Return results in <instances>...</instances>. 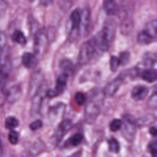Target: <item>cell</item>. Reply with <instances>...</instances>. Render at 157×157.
I'll return each instance as SVG.
<instances>
[{"instance_id":"1","label":"cell","mask_w":157,"mask_h":157,"mask_svg":"<svg viewBox=\"0 0 157 157\" xmlns=\"http://www.w3.org/2000/svg\"><path fill=\"white\" fill-rule=\"evenodd\" d=\"M115 33V23L114 20L112 19L106 20L98 37H94L97 48L104 52L107 51L113 40Z\"/></svg>"},{"instance_id":"2","label":"cell","mask_w":157,"mask_h":157,"mask_svg":"<svg viewBox=\"0 0 157 157\" xmlns=\"http://www.w3.org/2000/svg\"><path fill=\"white\" fill-rule=\"evenodd\" d=\"M102 102V98L100 96H96L91 98L86 104L84 117L86 123H93L98 118Z\"/></svg>"},{"instance_id":"3","label":"cell","mask_w":157,"mask_h":157,"mask_svg":"<svg viewBox=\"0 0 157 157\" xmlns=\"http://www.w3.org/2000/svg\"><path fill=\"white\" fill-rule=\"evenodd\" d=\"M97 48L94 37L83 42L80 48L78 61L79 64L84 65L88 63L93 56Z\"/></svg>"},{"instance_id":"4","label":"cell","mask_w":157,"mask_h":157,"mask_svg":"<svg viewBox=\"0 0 157 157\" xmlns=\"http://www.w3.org/2000/svg\"><path fill=\"white\" fill-rule=\"evenodd\" d=\"M48 38L47 32L44 29L39 30L35 36L34 40V50L36 54L39 56L43 55L48 46Z\"/></svg>"},{"instance_id":"5","label":"cell","mask_w":157,"mask_h":157,"mask_svg":"<svg viewBox=\"0 0 157 157\" xmlns=\"http://www.w3.org/2000/svg\"><path fill=\"white\" fill-rule=\"evenodd\" d=\"M47 90L45 85L42 84L33 95L31 107V113L32 115H37L39 114L43 100L44 97L46 96Z\"/></svg>"},{"instance_id":"6","label":"cell","mask_w":157,"mask_h":157,"mask_svg":"<svg viewBox=\"0 0 157 157\" xmlns=\"http://www.w3.org/2000/svg\"><path fill=\"white\" fill-rule=\"evenodd\" d=\"M122 122V134L124 138L131 141L136 134V121L129 115H124Z\"/></svg>"},{"instance_id":"7","label":"cell","mask_w":157,"mask_h":157,"mask_svg":"<svg viewBox=\"0 0 157 157\" xmlns=\"http://www.w3.org/2000/svg\"><path fill=\"white\" fill-rule=\"evenodd\" d=\"M67 77L68 76L64 73L61 74L56 78L55 88L47 90L46 96L52 98L62 93L66 86Z\"/></svg>"},{"instance_id":"8","label":"cell","mask_w":157,"mask_h":157,"mask_svg":"<svg viewBox=\"0 0 157 157\" xmlns=\"http://www.w3.org/2000/svg\"><path fill=\"white\" fill-rule=\"evenodd\" d=\"M66 110V105L62 102L57 103L51 106L48 111L49 120L52 122L59 120L64 115Z\"/></svg>"},{"instance_id":"9","label":"cell","mask_w":157,"mask_h":157,"mask_svg":"<svg viewBox=\"0 0 157 157\" xmlns=\"http://www.w3.org/2000/svg\"><path fill=\"white\" fill-rule=\"evenodd\" d=\"M124 78V75L121 74L117 78H114L110 82H109L104 88L102 93L104 96L111 97L113 96L118 91L120 85L122 84Z\"/></svg>"},{"instance_id":"10","label":"cell","mask_w":157,"mask_h":157,"mask_svg":"<svg viewBox=\"0 0 157 157\" xmlns=\"http://www.w3.org/2000/svg\"><path fill=\"white\" fill-rule=\"evenodd\" d=\"M142 31L153 42L157 40V19L151 20L145 26Z\"/></svg>"},{"instance_id":"11","label":"cell","mask_w":157,"mask_h":157,"mask_svg":"<svg viewBox=\"0 0 157 157\" xmlns=\"http://www.w3.org/2000/svg\"><path fill=\"white\" fill-rule=\"evenodd\" d=\"M2 91L6 95L7 101L10 103H13L16 101L21 94V90L17 85L13 86L8 90L4 89L2 90Z\"/></svg>"},{"instance_id":"12","label":"cell","mask_w":157,"mask_h":157,"mask_svg":"<svg viewBox=\"0 0 157 157\" xmlns=\"http://www.w3.org/2000/svg\"><path fill=\"white\" fill-rule=\"evenodd\" d=\"M37 72H34L33 75H31V80L30 82V91H34L35 93L39 90V88L42 85V81L43 78V75L41 71H36Z\"/></svg>"},{"instance_id":"13","label":"cell","mask_w":157,"mask_h":157,"mask_svg":"<svg viewBox=\"0 0 157 157\" xmlns=\"http://www.w3.org/2000/svg\"><path fill=\"white\" fill-rule=\"evenodd\" d=\"M148 92V88L145 86L138 85L132 89L131 96L133 99L136 101H140L147 96Z\"/></svg>"},{"instance_id":"14","label":"cell","mask_w":157,"mask_h":157,"mask_svg":"<svg viewBox=\"0 0 157 157\" xmlns=\"http://www.w3.org/2000/svg\"><path fill=\"white\" fill-rule=\"evenodd\" d=\"M91 20L90 10L88 8H84L81 11V23L80 29L83 33H85L88 29Z\"/></svg>"},{"instance_id":"15","label":"cell","mask_w":157,"mask_h":157,"mask_svg":"<svg viewBox=\"0 0 157 157\" xmlns=\"http://www.w3.org/2000/svg\"><path fill=\"white\" fill-rule=\"evenodd\" d=\"M103 9L109 15H115L118 10V6L115 0H103Z\"/></svg>"},{"instance_id":"16","label":"cell","mask_w":157,"mask_h":157,"mask_svg":"<svg viewBox=\"0 0 157 157\" xmlns=\"http://www.w3.org/2000/svg\"><path fill=\"white\" fill-rule=\"evenodd\" d=\"M71 27L72 31H78L81 23V11L78 9L74 10L70 15Z\"/></svg>"},{"instance_id":"17","label":"cell","mask_w":157,"mask_h":157,"mask_svg":"<svg viewBox=\"0 0 157 157\" xmlns=\"http://www.w3.org/2000/svg\"><path fill=\"white\" fill-rule=\"evenodd\" d=\"M21 62L25 67L29 69L36 64L37 59L34 54L30 52H26L21 56Z\"/></svg>"},{"instance_id":"18","label":"cell","mask_w":157,"mask_h":157,"mask_svg":"<svg viewBox=\"0 0 157 157\" xmlns=\"http://www.w3.org/2000/svg\"><path fill=\"white\" fill-rule=\"evenodd\" d=\"M71 127L72 123L69 119L63 120L58 126V129L56 133V139H59V140H60L63 136L71 128Z\"/></svg>"},{"instance_id":"19","label":"cell","mask_w":157,"mask_h":157,"mask_svg":"<svg viewBox=\"0 0 157 157\" xmlns=\"http://www.w3.org/2000/svg\"><path fill=\"white\" fill-rule=\"evenodd\" d=\"M142 78L148 82H153L157 80V71L153 69L144 70L140 75Z\"/></svg>"},{"instance_id":"20","label":"cell","mask_w":157,"mask_h":157,"mask_svg":"<svg viewBox=\"0 0 157 157\" xmlns=\"http://www.w3.org/2000/svg\"><path fill=\"white\" fill-rule=\"evenodd\" d=\"M60 68L63 71V73L66 74L68 77L71 75L74 71V66L72 63L69 59H63L59 64Z\"/></svg>"},{"instance_id":"21","label":"cell","mask_w":157,"mask_h":157,"mask_svg":"<svg viewBox=\"0 0 157 157\" xmlns=\"http://www.w3.org/2000/svg\"><path fill=\"white\" fill-rule=\"evenodd\" d=\"M133 22L131 17L128 16L125 17L121 23V32L124 34H128L131 32L132 29Z\"/></svg>"},{"instance_id":"22","label":"cell","mask_w":157,"mask_h":157,"mask_svg":"<svg viewBox=\"0 0 157 157\" xmlns=\"http://www.w3.org/2000/svg\"><path fill=\"white\" fill-rule=\"evenodd\" d=\"M156 120V117L153 115H146L142 117L139 118L137 121H136V124L137 126H144L151 123Z\"/></svg>"},{"instance_id":"23","label":"cell","mask_w":157,"mask_h":157,"mask_svg":"<svg viewBox=\"0 0 157 157\" xmlns=\"http://www.w3.org/2000/svg\"><path fill=\"white\" fill-rule=\"evenodd\" d=\"M11 38L12 40L21 45H24L26 43V39L25 36L20 30H15L12 34Z\"/></svg>"},{"instance_id":"24","label":"cell","mask_w":157,"mask_h":157,"mask_svg":"<svg viewBox=\"0 0 157 157\" xmlns=\"http://www.w3.org/2000/svg\"><path fill=\"white\" fill-rule=\"evenodd\" d=\"M5 127L8 129H13L17 127L19 124L18 120L14 117H9L5 120Z\"/></svg>"},{"instance_id":"25","label":"cell","mask_w":157,"mask_h":157,"mask_svg":"<svg viewBox=\"0 0 157 157\" xmlns=\"http://www.w3.org/2000/svg\"><path fill=\"white\" fill-rule=\"evenodd\" d=\"M147 106L151 109H157V90L149 98L147 102Z\"/></svg>"},{"instance_id":"26","label":"cell","mask_w":157,"mask_h":157,"mask_svg":"<svg viewBox=\"0 0 157 157\" xmlns=\"http://www.w3.org/2000/svg\"><path fill=\"white\" fill-rule=\"evenodd\" d=\"M121 61L119 57L115 56H112L110 59V67L112 71H116L121 65Z\"/></svg>"},{"instance_id":"27","label":"cell","mask_w":157,"mask_h":157,"mask_svg":"<svg viewBox=\"0 0 157 157\" xmlns=\"http://www.w3.org/2000/svg\"><path fill=\"white\" fill-rule=\"evenodd\" d=\"M109 149L111 151L114 152V153H117L120 150V145L118 142L117 140L116 139L112 137L110 138L109 141Z\"/></svg>"},{"instance_id":"28","label":"cell","mask_w":157,"mask_h":157,"mask_svg":"<svg viewBox=\"0 0 157 157\" xmlns=\"http://www.w3.org/2000/svg\"><path fill=\"white\" fill-rule=\"evenodd\" d=\"M144 64L147 66H152L156 62V57L153 53H148L144 58Z\"/></svg>"},{"instance_id":"29","label":"cell","mask_w":157,"mask_h":157,"mask_svg":"<svg viewBox=\"0 0 157 157\" xmlns=\"http://www.w3.org/2000/svg\"><path fill=\"white\" fill-rule=\"evenodd\" d=\"M9 72L0 69V90L2 91L5 89V85L8 78Z\"/></svg>"},{"instance_id":"30","label":"cell","mask_w":157,"mask_h":157,"mask_svg":"<svg viewBox=\"0 0 157 157\" xmlns=\"http://www.w3.org/2000/svg\"><path fill=\"white\" fill-rule=\"evenodd\" d=\"M83 140V136L80 133L75 134L70 139V144L72 146H77Z\"/></svg>"},{"instance_id":"31","label":"cell","mask_w":157,"mask_h":157,"mask_svg":"<svg viewBox=\"0 0 157 157\" xmlns=\"http://www.w3.org/2000/svg\"><path fill=\"white\" fill-rule=\"evenodd\" d=\"M19 139V135L17 132L15 131H11L8 134V140L9 142L12 145H15L18 143Z\"/></svg>"},{"instance_id":"32","label":"cell","mask_w":157,"mask_h":157,"mask_svg":"<svg viewBox=\"0 0 157 157\" xmlns=\"http://www.w3.org/2000/svg\"><path fill=\"white\" fill-rule=\"evenodd\" d=\"M123 122L120 119L113 120L110 124V128L112 131H117L122 126Z\"/></svg>"},{"instance_id":"33","label":"cell","mask_w":157,"mask_h":157,"mask_svg":"<svg viewBox=\"0 0 157 157\" xmlns=\"http://www.w3.org/2000/svg\"><path fill=\"white\" fill-rule=\"evenodd\" d=\"M75 100L77 104L82 105L86 102V97L83 93L81 92H77L75 94Z\"/></svg>"},{"instance_id":"34","label":"cell","mask_w":157,"mask_h":157,"mask_svg":"<svg viewBox=\"0 0 157 157\" xmlns=\"http://www.w3.org/2000/svg\"><path fill=\"white\" fill-rule=\"evenodd\" d=\"M42 121L40 120H36L31 123L29 128L33 131H36L40 129L42 126Z\"/></svg>"},{"instance_id":"35","label":"cell","mask_w":157,"mask_h":157,"mask_svg":"<svg viewBox=\"0 0 157 157\" xmlns=\"http://www.w3.org/2000/svg\"><path fill=\"white\" fill-rule=\"evenodd\" d=\"M8 7V3L6 0H0V18L5 13Z\"/></svg>"},{"instance_id":"36","label":"cell","mask_w":157,"mask_h":157,"mask_svg":"<svg viewBox=\"0 0 157 157\" xmlns=\"http://www.w3.org/2000/svg\"><path fill=\"white\" fill-rule=\"evenodd\" d=\"M7 43V37L4 32L0 31V50H2Z\"/></svg>"},{"instance_id":"37","label":"cell","mask_w":157,"mask_h":157,"mask_svg":"<svg viewBox=\"0 0 157 157\" xmlns=\"http://www.w3.org/2000/svg\"><path fill=\"white\" fill-rule=\"evenodd\" d=\"M128 58H129V55H128V53H126V52H123V53H122L120 55V56H119V58H120V61H121V64H125V63L128 61Z\"/></svg>"},{"instance_id":"38","label":"cell","mask_w":157,"mask_h":157,"mask_svg":"<svg viewBox=\"0 0 157 157\" xmlns=\"http://www.w3.org/2000/svg\"><path fill=\"white\" fill-rule=\"evenodd\" d=\"M148 148L150 151L153 149H157V139L151 141L148 145Z\"/></svg>"},{"instance_id":"39","label":"cell","mask_w":157,"mask_h":157,"mask_svg":"<svg viewBox=\"0 0 157 157\" xmlns=\"http://www.w3.org/2000/svg\"><path fill=\"white\" fill-rule=\"evenodd\" d=\"M53 2V0H39V3L42 6L46 7L51 4Z\"/></svg>"},{"instance_id":"40","label":"cell","mask_w":157,"mask_h":157,"mask_svg":"<svg viewBox=\"0 0 157 157\" xmlns=\"http://www.w3.org/2000/svg\"><path fill=\"white\" fill-rule=\"evenodd\" d=\"M149 132L150 134L154 137L157 136V128L156 127H151L149 129Z\"/></svg>"},{"instance_id":"41","label":"cell","mask_w":157,"mask_h":157,"mask_svg":"<svg viewBox=\"0 0 157 157\" xmlns=\"http://www.w3.org/2000/svg\"><path fill=\"white\" fill-rule=\"evenodd\" d=\"M152 157H157V149H153L150 151Z\"/></svg>"},{"instance_id":"42","label":"cell","mask_w":157,"mask_h":157,"mask_svg":"<svg viewBox=\"0 0 157 157\" xmlns=\"http://www.w3.org/2000/svg\"><path fill=\"white\" fill-rule=\"evenodd\" d=\"M2 153H3L2 145V142H1V139H0V157L2 155Z\"/></svg>"},{"instance_id":"43","label":"cell","mask_w":157,"mask_h":157,"mask_svg":"<svg viewBox=\"0 0 157 157\" xmlns=\"http://www.w3.org/2000/svg\"><path fill=\"white\" fill-rule=\"evenodd\" d=\"M4 104V100L2 98L0 97V107H1Z\"/></svg>"},{"instance_id":"44","label":"cell","mask_w":157,"mask_h":157,"mask_svg":"<svg viewBox=\"0 0 157 157\" xmlns=\"http://www.w3.org/2000/svg\"><path fill=\"white\" fill-rule=\"evenodd\" d=\"M1 157H10L9 155L6 154V155H4V153H2V155L1 156Z\"/></svg>"}]
</instances>
